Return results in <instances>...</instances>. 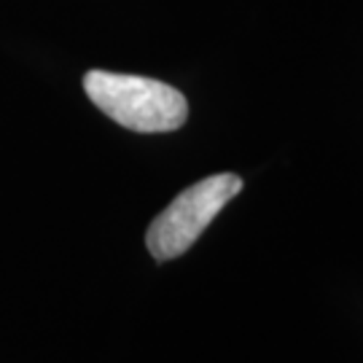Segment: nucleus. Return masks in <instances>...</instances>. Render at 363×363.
Returning <instances> with one entry per match:
<instances>
[{"instance_id": "obj_2", "label": "nucleus", "mask_w": 363, "mask_h": 363, "mask_svg": "<svg viewBox=\"0 0 363 363\" xmlns=\"http://www.w3.org/2000/svg\"><path fill=\"white\" fill-rule=\"evenodd\" d=\"M240 191L242 178L234 172H218L189 186L151 220L145 232L148 253L156 261L183 256Z\"/></svg>"}, {"instance_id": "obj_1", "label": "nucleus", "mask_w": 363, "mask_h": 363, "mask_svg": "<svg viewBox=\"0 0 363 363\" xmlns=\"http://www.w3.org/2000/svg\"><path fill=\"white\" fill-rule=\"evenodd\" d=\"M84 91L105 116L132 132H172L189 118L186 97L156 78L89 70L84 76Z\"/></svg>"}]
</instances>
